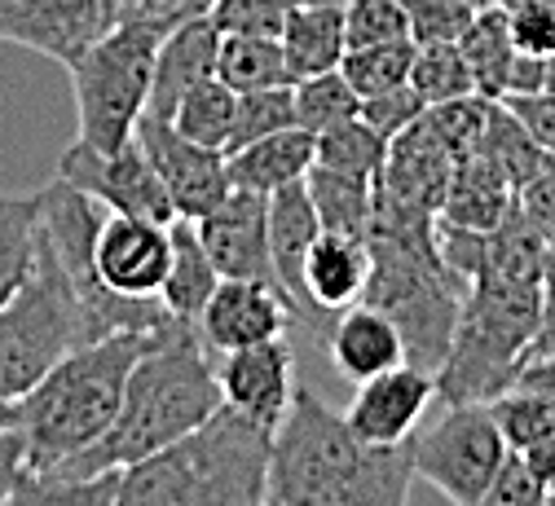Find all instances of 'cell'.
Masks as SVG:
<instances>
[{"instance_id":"c3c4849f","label":"cell","mask_w":555,"mask_h":506,"mask_svg":"<svg viewBox=\"0 0 555 506\" xmlns=\"http://www.w3.org/2000/svg\"><path fill=\"white\" fill-rule=\"evenodd\" d=\"M516 454L525 458V467L538 476L542 489L555 484V437H551V441H538V445H529V450H516Z\"/></svg>"},{"instance_id":"b9f144b4","label":"cell","mask_w":555,"mask_h":506,"mask_svg":"<svg viewBox=\"0 0 555 506\" xmlns=\"http://www.w3.org/2000/svg\"><path fill=\"white\" fill-rule=\"evenodd\" d=\"M428 106L420 102V93H414L410 85H397V89H388V93H375V98H362V119L379 132V137H397V132H405L414 119H420Z\"/></svg>"},{"instance_id":"7c38bea8","label":"cell","mask_w":555,"mask_h":506,"mask_svg":"<svg viewBox=\"0 0 555 506\" xmlns=\"http://www.w3.org/2000/svg\"><path fill=\"white\" fill-rule=\"evenodd\" d=\"M433 401H437V375L401 361V366L358 384L349 410H344V423L366 445H401L414 437V427L424 423Z\"/></svg>"},{"instance_id":"7dc6e473","label":"cell","mask_w":555,"mask_h":506,"mask_svg":"<svg viewBox=\"0 0 555 506\" xmlns=\"http://www.w3.org/2000/svg\"><path fill=\"white\" fill-rule=\"evenodd\" d=\"M27 471V454H23V437L10 427L0 431V497H5L14 489V480Z\"/></svg>"},{"instance_id":"4dcf8cb0","label":"cell","mask_w":555,"mask_h":506,"mask_svg":"<svg viewBox=\"0 0 555 506\" xmlns=\"http://www.w3.org/2000/svg\"><path fill=\"white\" fill-rule=\"evenodd\" d=\"M119 471L66 476V471H23L0 506H111Z\"/></svg>"},{"instance_id":"8fae6325","label":"cell","mask_w":555,"mask_h":506,"mask_svg":"<svg viewBox=\"0 0 555 506\" xmlns=\"http://www.w3.org/2000/svg\"><path fill=\"white\" fill-rule=\"evenodd\" d=\"M217 384H221V405L251 418L256 427L273 431L283 423L292 397H296V352L283 339H264L251 348L217 352Z\"/></svg>"},{"instance_id":"d590c367","label":"cell","mask_w":555,"mask_h":506,"mask_svg":"<svg viewBox=\"0 0 555 506\" xmlns=\"http://www.w3.org/2000/svg\"><path fill=\"white\" fill-rule=\"evenodd\" d=\"M292 98H296V124L305 132H326L344 119H353L362 111V98L353 93V85L335 70H322V76H309V80H296L292 85Z\"/></svg>"},{"instance_id":"816d5d0a","label":"cell","mask_w":555,"mask_h":506,"mask_svg":"<svg viewBox=\"0 0 555 506\" xmlns=\"http://www.w3.org/2000/svg\"><path fill=\"white\" fill-rule=\"evenodd\" d=\"M10 427H14V401L0 397V431H10Z\"/></svg>"},{"instance_id":"f5cc1de1","label":"cell","mask_w":555,"mask_h":506,"mask_svg":"<svg viewBox=\"0 0 555 506\" xmlns=\"http://www.w3.org/2000/svg\"><path fill=\"white\" fill-rule=\"evenodd\" d=\"M542 93H551V98H555V53L546 57V76H542Z\"/></svg>"},{"instance_id":"e575fe53","label":"cell","mask_w":555,"mask_h":506,"mask_svg":"<svg viewBox=\"0 0 555 506\" xmlns=\"http://www.w3.org/2000/svg\"><path fill=\"white\" fill-rule=\"evenodd\" d=\"M410 89L420 93L424 106H446L459 98H472V70L463 62L459 44H414L410 62Z\"/></svg>"},{"instance_id":"8992f818","label":"cell","mask_w":555,"mask_h":506,"mask_svg":"<svg viewBox=\"0 0 555 506\" xmlns=\"http://www.w3.org/2000/svg\"><path fill=\"white\" fill-rule=\"evenodd\" d=\"M172 23L177 18L128 14L66 66L76 98V141H85L93 151L128 146L151 98L155 49Z\"/></svg>"},{"instance_id":"681fc988","label":"cell","mask_w":555,"mask_h":506,"mask_svg":"<svg viewBox=\"0 0 555 506\" xmlns=\"http://www.w3.org/2000/svg\"><path fill=\"white\" fill-rule=\"evenodd\" d=\"M185 0H137V14H151V18H181Z\"/></svg>"},{"instance_id":"30bf717a","label":"cell","mask_w":555,"mask_h":506,"mask_svg":"<svg viewBox=\"0 0 555 506\" xmlns=\"http://www.w3.org/2000/svg\"><path fill=\"white\" fill-rule=\"evenodd\" d=\"M132 141L142 146L146 164L155 168L159 185L168 190V203L177 216L185 221H198V216L212 211L234 185H230V172H225V155L221 151H203L194 141H185L172 119H159V115H142L132 128Z\"/></svg>"},{"instance_id":"7402d4cb","label":"cell","mask_w":555,"mask_h":506,"mask_svg":"<svg viewBox=\"0 0 555 506\" xmlns=\"http://www.w3.org/2000/svg\"><path fill=\"white\" fill-rule=\"evenodd\" d=\"M512 211H516V190L507 185V177L480 155H472L454 164L437 221L459 230H499Z\"/></svg>"},{"instance_id":"7bdbcfd3","label":"cell","mask_w":555,"mask_h":506,"mask_svg":"<svg viewBox=\"0 0 555 506\" xmlns=\"http://www.w3.org/2000/svg\"><path fill=\"white\" fill-rule=\"evenodd\" d=\"M503 10V5H499ZM507 14V31H512V44L516 53H529V57H551L555 53V10H542V5H512L503 10Z\"/></svg>"},{"instance_id":"f6af8a7d","label":"cell","mask_w":555,"mask_h":506,"mask_svg":"<svg viewBox=\"0 0 555 506\" xmlns=\"http://www.w3.org/2000/svg\"><path fill=\"white\" fill-rule=\"evenodd\" d=\"M503 102L529 128V137L546 151V159L555 164V98L551 93H529V98H503Z\"/></svg>"},{"instance_id":"9f6ffc18","label":"cell","mask_w":555,"mask_h":506,"mask_svg":"<svg viewBox=\"0 0 555 506\" xmlns=\"http://www.w3.org/2000/svg\"><path fill=\"white\" fill-rule=\"evenodd\" d=\"M546 506H555V484H546Z\"/></svg>"},{"instance_id":"bcb514c9","label":"cell","mask_w":555,"mask_h":506,"mask_svg":"<svg viewBox=\"0 0 555 506\" xmlns=\"http://www.w3.org/2000/svg\"><path fill=\"white\" fill-rule=\"evenodd\" d=\"M555 352V243L542 247V322L529 343V361Z\"/></svg>"},{"instance_id":"ab89813d","label":"cell","mask_w":555,"mask_h":506,"mask_svg":"<svg viewBox=\"0 0 555 506\" xmlns=\"http://www.w3.org/2000/svg\"><path fill=\"white\" fill-rule=\"evenodd\" d=\"M292 14V0H217L207 18L221 36H278Z\"/></svg>"},{"instance_id":"ee69618b","label":"cell","mask_w":555,"mask_h":506,"mask_svg":"<svg viewBox=\"0 0 555 506\" xmlns=\"http://www.w3.org/2000/svg\"><path fill=\"white\" fill-rule=\"evenodd\" d=\"M516 207H520L525 221L542 234V243H555V168H546L542 177H533L516 194Z\"/></svg>"},{"instance_id":"4fadbf2b","label":"cell","mask_w":555,"mask_h":506,"mask_svg":"<svg viewBox=\"0 0 555 506\" xmlns=\"http://www.w3.org/2000/svg\"><path fill=\"white\" fill-rule=\"evenodd\" d=\"M194 326L212 352H234V348H251L264 339H283L296 326V313L273 282L221 277Z\"/></svg>"},{"instance_id":"f907efd6","label":"cell","mask_w":555,"mask_h":506,"mask_svg":"<svg viewBox=\"0 0 555 506\" xmlns=\"http://www.w3.org/2000/svg\"><path fill=\"white\" fill-rule=\"evenodd\" d=\"M102 10H106V23L115 27L119 18H128V14H137V0H102Z\"/></svg>"},{"instance_id":"52a82bcc","label":"cell","mask_w":555,"mask_h":506,"mask_svg":"<svg viewBox=\"0 0 555 506\" xmlns=\"http://www.w3.org/2000/svg\"><path fill=\"white\" fill-rule=\"evenodd\" d=\"M93 343L89 317L40 234L31 277L0 304V397L31 392L66 352Z\"/></svg>"},{"instance_id":"9c48e42d","label":"cell","mask_w":555,"mask_h":506,"mask_svg":"<svg viewBox=\"0 0 555 506\" xmlns=\"http://www.w3.org/2000/svg\"><path fill=\"white\" fill-rule=\"evenodd\" d=\"M57 177L119 216H142V221H159V225H168L177 216L168 190L159 185L137 141H128L119 151H93L85 141H72L57 159Z\"/></svg>"},{"instance_id":"74e56055","label":"cell","mask_w":555,"mask_h":506,"mask_svg":"<svg viewBox=\"0 0 555 506\" xmlns=\"http://www.w3.org/2000/svg\"><path fill=\"white\" fill-rule=\"evenodd\" d=\"M401 10L414 44H459L480 5L476 0H401Z\"/></svg>"},{"instance_id":"f35d334b","label":"cell","mask_w":555,"mask_h":506,"mask_svg":"<svg viewBox=\"0 0 555 506\" xmlns=\"http://www.w3.org/2000/svg\"><path fill=\"white\" fill-rule=\"evenodd\" d=\"M344 40L349 49L410 40L401 0H344Z\"/></svg>"},{"instance_id":"60d3db41","label":"cell","mask_w":555,"mask_h":506,"mask_svg":"<svg viewBox=\"0 0 555 506\" xmlns=\"http://www.w3.org/2000/svg\"><path fill=\"white\" fill-rule=\"evenodd\" d=\"M476 506H546V489L538 484V476L525 467V458L512 450L499 467V476L490 480V489L480 493Z\"/></svg>"},{"instance_id":"d4e9b609","label":"cell","mask_w":555,"mask_h":506,"mask_svg":"<svg viewBox=\"0 0 555 506\" xmlns=\"http://www.w3.org/2000/svg\"><path fill=\"white\" fill-rule=\"evenodd\" d=\"M459 49H463V62L472 70V89L476 98L485 102H503L512 93V70H516V44H512V31H507V14L485 0L476 10V18L467 23V31L459 36Z\"/></svg>"},{"instance_id":"603a6c76","label":"cell","mask_w":555,"mask_h":506,"mask_svg":"<svg viewBox=\"0 0 555 506\" xmlns=\"http://www.w3.org/2000/svg\"><path fill=\"white\" fill-rule=\"evenodd\" d=\"M168 243H172V251H168L164 286H159V304L181 322H198V313L207 309V300L217 291L221 273H217L212 256H207L194 221H185V216H172L168 221Z\"/></svg>"},{"instance_id":"7a4b0ae2","label":"cell","mask_w":555,"mask_h":506,"mask_svg":"<svg viewBox=\"0 0 555 506\" xmlns=\"http://www.w3.org/2000/svg\"><path fill=\"white\" fill-rule=\"evenodd\" d=\"M414 484L410 441L366 445L344 414L296 388L269 437V497L283 506H405Z\"/></svg>"},{"instance_id":"ffe728a7","label":"cell","mask_w":555,"mask_h":506,"mask_svg":"<svg viewBox=\"0 0 555 506\" xmlns=\"http://www.w3.org/2000/svg\"><path fill=\"white\" fill-rule=\"evenodd\" d=\"M366 277H371L366 238L335 234V230H322L313 238V247L305 256V291L322 317H335L349 304H358L366 291Z\"/></svg>"},{"instance_id":"f1b7e54d","label":"cell","mask_w":555,"mask_h":506,"mask_svg":"<svg viewBox=\"0 0 555 506\" xmlns=\"http://www.w3.org/2000/svg\"><path fill=\"white\" fill-rule=\"evenodd\" d=\"M313 164L358 181H379L388 164V137H379L362 115H353L313 137Z\"/></svg>"},{"instance_id":"6da1fadb","label":"cell","mask_w":555,"mask_h":506,"mask_svg":"<svg viewBox=\"0 0 555 506\" xmlns=\"http://www.w3.org/2000/svg\"><path fill=\"white\" fill-rule=\"evenodd\" d=\"M221 410V384H217V352L203 343L194 322L168 317L142 356L132 361L124 401L115 410V423L106 437L85 450L80 458L62 463L53 471L66 476H98V471H119L128 463H142L194 427H203Z\"/></svg>"},{"instance_id":"e0dca14e","label":"cell","mask_w":555,"mask_h":506,"mask_svg":"<svg viewBox=\"0 0 555 506\" xmlns=\"http://www.w3.org/2000/svg\"><path fill=\"white\" fill-rule=\"evenodd\" d=\"M450 172H454V155L446 151L441 132L433 128V119L424 111L405 132H397L388 141V164L375 181V194L397 203V207L437 216L446 185H450Z\"/></svg>"},{"instance_id":"d6986e66","label":"cell","mask_w":555,"mask_h":506,"mask_svg":"<svg viewBox=\"0 0 555 506\" xmlns=\"http://www.w3.org/2000/svg\"><path fill=\"white\" fill-rule=\"evenodd\" d=\"M322 343L331 352V366L349 384H366V379H375V375H384V371H392L405 361L401 330L392 326L388 313H379L366 300L335 313Z\"/></svg>"},{"instance_id":"9a60e30c","label":"cell","mask_w":555,"mask_h":506,"mask_svg":"<svg viewBox=\"0 0 555 506\" xmlns=\"http://www.w3.org/2000/svg\"><path fill=\"white\" fill-rule=\"evenodd\" d=\"M168 251H172L168 225L106 211L93 260H98V277L111 291H119L128 300H159V286L168 273Z\"/></svg>"},{"instance_id":"db71d44e","label":"cell","mask_w":555,"mask_h":506,"mask_svg":"<svg viewBox=\"0 0 555 506\" xmlns=\"http://www.w3.org/2000/svg\"><path fill=\"white\" fill-rule=\"evenodd\" d=\"M494 5L512 10V5H542V10H555V0H494Z\"/></svg>"},{"instance_id":"5b68a950","label":"cell","mask_w":555,"mask_h":506,"mask_svg":"<svg viewBox=\"0 0 555 506\" xmlns=\"http://www.w3.org/2000/svg\"><path fill=\"white\" fill-rule=\"evenodd\" d=\"M269 437L221 405L177 445L119 467L111 506H264Z\"/></svg>"},{"instance_id":"5bb4252c","label":"cell","mask_w":555,"mask_h":506,"mask_svg":"<svg viewBox=\"0 0 555 506\" xmlns=\"http://www.w3.org/2000/svg\"><path fill=\"white\" fill-rule=\"evenodd\" d=\"M102 0H0V40L72 66L102 31Z\"/></svg>"},{"instance_id":"2e32d148","label":"cell","mask_w":555,"mask_h":506,"mask_svg":"<svg viewBox=\"0 0 555 506\" xmlns=\"http://www.w3.org/2000/svg\"><path fill=\"white\" fill-rule=\"evenodd\" d=\"M207 256L221 277H256L273 282L269 264V194L230 190L212 211L194 221ZM278 286V282H273Z\"/></svg>"},{"instance_id":"484cf974","label":"cell","mask_w":555,"mask_h":506,"mask_svg":"<svg viewBox=\"0 0 555 506\" xmlns=\"http://www.w3.org/2000/svg\"><path fill=\"white\" fill-rule=\"evenodd\" d=\"M476 155H480L485 164H494V168L507 177V185H512L516 194H520L533 177H542L546 168H555V164L546 159V151L529 137V128L507 111V102H490V115H485V132H480Z\"/></svg>"},{"instance_id":"4316f807","label":"cell","mask_w":555,"mask_h":506,"mask_svg":"<svg viewBox=\"0 0 555 506\" xmlns=\"http://www.w3.org/2000/svg\"><path fill=\"white\" fill-rule=\"evenodd\" d=\"M305 190L313 198L318 211V225L335 230V234H353L366 238L371 234V216H375V181H358V177H344L331 168H309Z\"/></svg>"},{"instance_id":"f546056e","label":"cell","mask_w":555,"mask_h":506,"mask_svg":"<svg viewBox=\"0 0 555 506\" xmlns=\"http://www.w3.org/2000/svg\"><path fill=\"white\" fill-rule=\"evenodd\" d=\"M217 80H225L234 93H256V89L292 85V70L278 36H221Z\"/></svg>"},{"instance_id":"ac0fdd59","label":"cell","mask_w":555,"mask_h":506,"mask_svg":"<svg viewBox=\"0 0 555 506\" xmlns=\"http://www.w3.org/2000/svg\"><path fill=\"white\" fill-rule=\"evenodd\" d=\"M217 49H221V31L212 27V18L207 14H181L155 49V76H151V98H146L142 115L172 119L177 102L194 85L217 76Z\"/></svg>"},{"instance_id":"6f0895ef","label":"cell","mask_w":555,"mask_h":506,"mask_svg":"<svg viewBox=\"0 0 555 506\" xmlns=\"http://www.w3.org/2000/svg\"><path fill=\"white\" fill-rule=\"evenodd\" d=\"M476 5H485V0H476Z\"/></svg>"},{"instance_id":"8d00e7d4","label":"cell","mask_w":555,"mask_h":506,"mask_svg":"<svg viewBox=\"0 0 555 506\" xmlns=\"http://www.w3.org/2000/svg\"><path fill=\"white\" fill-rule=\"evenodd\" d=\"M296 128V98L292 85H278V89H256V93H238L234 102V128H230V151H243L251 141L269 137V132H283Z\"/></svg>"},{"instance_id":"11a10c76","label":"cell","mask_w":555,"mask_h":506,"mask_svg":"<svg viewBox=\"0 0 555 506\" xmlns=\"http://www.w3.org/2000/svg\"><path fill=\"white\" fill-rule=\"evenodd\" d=\"M212 5H217V0H185V5H181V14H207Z\"/></svg>"},{"instance_id":"1f68e13d","label":"cell","mask_w":555,"mask_h":506,"mask_svg":"<svg viewBox=\"0 0 555 506\" xmlns=\"http://www.w3.org/2000/svg\"><path fill=\"white\" fill-rule=\"evenodd\" d=\"M234 102H238V93L225 85V80H203V85H194L181 102H177V111H172V128L185 137V141H194V146H203V151H221L225 155V146H230V128H234Z\"/></svg>"},{"instance_id":"3957f363","label":"cell","mask_w":555,"mask_h":506,"mask_svg":"<svg viewBox=\"0 0 555 506\" xmlns=\"http://www.w3.org/2000/svg\"><path fill=\"white\" fill-rule=\"evenodd\" d=\"M366 247H371V277L362 300L392 317L410 366H424L437 375L467 296V282L446 264L437 247V216L397 207L375 194Z\"/></svg>"},{"instance_id":"44dd1931","label":"cell","mask_w":555,"mask_h":506,"mask_svg":"<svg viewBox=\"0 0 555 506\" xmlns=\"http://www.w3.org/2000/svg\"><path fill=\"white\" fill-rule=\"evenodd\" d=\"M309 168H313V132H305L300 124L283 128V132H269V137L251 141V146L225 155L230 185L256 190V194H273L292 181H305Z\"/></svg>"},{"instance_id":"836d02e7","label":"cell","mask_w":555,"mask_h":506,"mask_svg":"<svg viewBox=\"0 0 555 506\" xmlns=\"http://www.w3.org/2000/svg\"><path fill=\"white\" fill-rule=\"evenodd\" d=\"M410 62H414V40L362 44V49H344L339 76L353 85L358 98H375L397 85H410Z\"/></svg>"},{"instance_id":"83f0119b","label":"cell","mask_w":555,"mask_h":506,"mask_svg":"<svg viewBox=\"0 0 555 506\" xmlns=\"http://www.w3.org/2000/svg\"><path fill=\"white\" fill-rule=\"evenodd\" d=\"M40 251V194H0V304L31 277Z\"/></svg>"},{"instance_id":"277c9868","label":"cell","mask_w":555,"mask_h":506,"mask_svg":"<svg viewBox=\"0 0 555 506\" xmlns=\"http://www.w3.org/2000/svg\"><path fill=\"white\" fill-rule=\"evenodd\" d=\"M151 335L155 330H124L66 352L31 392L14 401V431L23 437L27 471H53L106 437L128 371Z\"/></svg>"},{"instance_id":"ba28073f","label":"cell","mask_w":555,"mask_h":506,"mask_svg":"<svg viewBox=\"0 0 555 506\" xmlns=\"http://www.w3.org/2000/svg\"><path fill=\"white\" fill-rule=\"evenodd\" d=\"M507 454L512 445L503 441L490 401L446 405L441 418L420 423L410 437L414 476L428 480L454 506H476Z\"/></svg>"},{"instance_id":"d6a6232c","label":"cell","mask_w":555,"mask_h":506,"mask_svg":"<svg viewBox=\"0 0 555 506\" xmlns=\"http://www.w3.org/2000/svg\"><path fill=\"white\" fill-rule=\"evenodd\" d=\"M494 423L512 450H529L555 437V392L551 388H507L490 401Z\"/></svg>"},{"instance_id":"cb8c5ba5","label":"cell","mask_w":555,"mask_h":506,"mask_svg":"<svg viewBox=\"0 0 555 506\" xmlns=\"http://www.w3.org/2000/svg\"><path fill=\"white\" fill-rule=\"evenodd\" d=\"M278 44H283L292 85L322 76V70H335L349 40H344V5L339 0H318V5H296L278 31Z\"/></svg>"}]
</instances>
